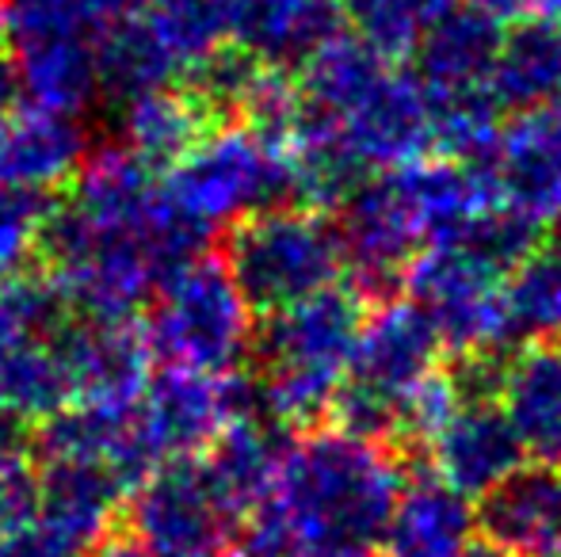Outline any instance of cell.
I'll return each instance as SVG.
<instances>
[{"instance_id":"obj_37","label":"cell","mask_w":561,"mask_h":557,"mask_svg":"<svg viewBox=\"0 0 561 557\" xmlns=\"http://www.w3.org/2000/svg\"><path fill=\"white\" fill-rule=\"evenodd\" d=\"M535 557H561V546L558 550H547V554H535Z\"/></svg>"},{"instance_id":"obj_28","label":"cell","mask_w":561,"mask_h":557,"mask_svg":"<svg viewBox=\"0 0 561 557\" xmlns=\"http://www.w3.org/2000/svg\"><path fill=\"white\" fill-rule=\"evenodd\" d=\"M432 104V149L450 161L481 164L485 169L501 138V107L489 89H466L428 96Z\"/></svg>"},{"instance_id":"obj_5","label":"cell","mask_w":561,"mask_h":557,"mask_svg":"<svg viewBox=\"0 0 561 557\" xmlns=\"http://www.w3.org/2000/svg\"><path fill=\"white\" fill-rule=\"evenodd\" d=\"M226 271L252 313H275L344 279V241L321 207L275 202L229 225Z\"/></svg>"},{"instance_id":"obj_21","label":"cell","mask_w":561,"mask_h":557,"mask_svg":"<svg viewBox=\"0 0 561 557\" xmlns=\"http://www.w3.org/2000/svg\"><path fill=\"white\" fill-rule=\"evenodd\" d=\"M344 31L340 0H233L229 43L267 69H295Z\"/></svg>"},{"instance_id":"obj_35","label":"cell","mask_w":561,"mask_h":557,"mask_svg":"<svg viewBox=\"0 0 561 557\" xmlns=\"http://www.w3.org/2000/svg\"><path fill=\"white\" fill-rule=\"evenodd\" d=\"M470 557H512V554H504V550H496L493 543H485V538L478 535V543H473V550H470Z\"/></svg>"},{"instance_id":"obj_13","label":"cell","mask_w":561,"mask_h":557,"mask_svg":"<svg viewBox=\"0 0 561 557\" xmlns=\"http://www.w3.org/2000/svg\"><path fill=\"white\" fill-rule=\"evenodd\" d=\"M485 169L501 202L535 225L561 218V100L516 112Z\"/></svg>"},{"instance_id":"obj_10","label":"cell","mask_w":561,"mask_h":557,"mask_svg":"<svg viewBox=\"0 0 561 557\" xmlns=\"http://www.w3.org/2000/svg\"><path fill=\"white\" fill-rule=\"evenodd\" d=\"M313 112V107H310ZM333 123V130L363 169V176L398 169L416 156L432 153V104L421 77L409 69H382L363 96H355L344 112H318Z\"/></svg>"},{"instance_id":"obj_14","label":"cell","mask_w":561,"mask_h":557,"mask_svg":"<svg viewBox=\"0 0 561 557\" xmlns=\"http://www.w3.org/2000/svg\"><path fill=\"white\" fill-rule=\"evenodd\" d=\"M336 230L344 241V264L367 290H386L398 282L405 264L421 253V237L390 172L367 176L340 202Z\"/></svg>"},{"instance_id":"obj_33","label":"cell","mask_w":561,"mask_h":557,"mask_svg":"<svg viewBox=\"0 0 561 557\" xmlns=\"http://www.w3.org/2000/svg\"><path fill=\"white\" fill-rule=\"evenodd\" d=\"M23 96V84H20V69H15V58L4 43H0V115H8Z\"/></svg>"},{"instance_id":"obj_36","label":"cell","mask_w":561,"mask_h":557,"mask_svg":"<svg viewBox=\"0 0 561 557\" xmlns=\"http://www.w3.org/2000/svg\"><path fill=\"white\" fill-rule=\"evenodd\" d=\"M310 557H370V550H321Z\"/></svg>"},{"instance_id":"obj_32","label":"cell","mask_w":561,"mask_h":557,"mask_svg":"<svg viewBox=\"0 0 561 557\" xmlns=\"http://www.w3.org/2000/svg\"><path fill=\"white\" fill-rule=\"evenodd\" d=\"M466 4L478 8L481 15H489V20L501 23V27L531 20V12H535V0H466Z\"/></svg>"},{"instance_id":"obj_22","label":"cell","mask_w":561,"mask_h":557,"mask_svg":"<svg viewBox=\"0 0 561 557\" xmlns=\"http://www.w3.org/2000/svg\"><path fill=\"white\" fill-rule=\"evenodd\" d=\"M378 543L386 557H470L478 543V515L462 492L432 474L401 485V497Z\"/></svg>"},{"instance_id":"obj_1","label":"cell","mask_w":561,"mask_h":557,"mask_svg":"<svg viewBox=\"0 0 561 557\" xmlns=\"http://www.w3.org/2000/svg\"><path fill=\"white\" fill-rule=\"evenodd\" d=\"M401 462L378 439L321 428L290 439L275 485L237 520L244 557L370 550L401 497Z\"/></svg>"},{"instance_id":"obj_8","label":"cell","mask_w":561,"mask_h":557,"mask_svg":"<svg viewBox=\"0 0 561 557\" xmlns=\"http://www.w3.org/2000/svg\"><path fill=\"white\" fill-rule=\"evenodd\" d=\"M508 271L466 241L424 245L401 271L409 302H416L436 325L444 348L458 356H493L512 340L504 310Z\"/></svg>"},{"instance_id":"obj_23","label":"cell","mask_w":561,"mask_h":557,"mask_svg":"<svg viewBox=\"0 0 561 557\" xmlns=\"http://www.w3.org/2000/svg\"><path fill=\"white\" fill-rule=\"evenodd\" d=\"M501 35V23H493L470 4H455L439 20H432L409 50L416 58L413 73L421 77L428 96L489 89V69H493Z\"/></svg>"},{"instance_id":"obj_27","label":"cell","mask_w":561,"mask_h":557,"mask_svg":"<svg viewBox=\"0 0 561 557\" xmlns=\"http://www.w3.org/2000/svg\"><path fill=\"white\" fill-rule=\"evenodd\" d=\"M146 20L176 73H187L229 43L233 0H146Z\"/></svg>"},{"instance_id":"obj_6","label":"cell","mask_w":561,"mask_h":557,"mask_svg":"<svg viewBox=\"0 0 561 557\" xmlns=\"http://www.w3.org/2000/svg\"><path fill=\"white\" fill-rule=\"evenodd\" d=\"M169 207L199 233L215 237L222 225L256 214L295 195L283 141L260 135L249 123L207 130L161 176Z\"/></svg>"},{"instance_id":"obj_31","label":"cell","mask_w":561,"mask_h":557,"mask_svg":"<svg viewBox=\"0 0 561 557\" xmlns=\"http://www.w3.org/2000/svg\"><path fill=\"white\" fill-rule=\"evenodd\" d=\"M20 431L23 423L0 417V538L35 512V462Z\"/></svg>"},{"instance_id":"obj_16","label":"cell","mask_w":561,"mask_h":557,"mask_svg":"<svg viewBox=\"0 0 561 557\" xmlns=\"http://www.w3.org/2000/svg\"><path fill=\"white\" fill-rule=\"evenodd\" d=\"M493 394L524 459L561 466V344L531 340L496 363Z\"/></svg>"},{"instance_id":"obj_20","label":"cell","mask_w":561,"mask_h":557,"mask_svg":"<svg viewBox=\"0 0 561 557\" xmlns=\"http://www.w3.org/2000/svg\"><path fill=\"white\" fill-rule=\"evenodd\" d=\"M287 443L290 439L283 436V423L264 413H241V417H229L199 454L203 477L218 504L233 515V523L272 492Z\"/></svg>"},{"instance_id":"obj_29","label":"cell","mask_w":561,"mask_h":557,"mask_svg":"<svg viewBox=\"0 0 561 557\" xmlns=\"http://www.w3.org/2000/svg\"><path fill=\"white\" fill-rule=\"evenodd\" d=\"M340 4L363 43H370L386 58H405L421 31L450 12L458 0H340Z\"/></svg>"},{"instance_id":"obj_30","label":"cell","mask_w":561,"mask_h":557,"mask_svg":"<svg viewBox=\"0 0 561 557\" xmlns=\"http://www.w3.org/2000/svg\"><path fill=\"white\" fill-rule=\"evenodd\" d=\"M50 192L0 184V279H12L43 256V233L50 222Z\"/></svg>"},{"instance_id":"obj_2","label":"cell","mask_w":561,"mask_h":557,"mask_svg":"<svg viewBox=\"0 0 561 557\" xmlns=\"http://www.w3.org/2000/svg\"><path fill=\"white\" fill-rule=\"evenodd\" d=\"M363 294L344 282L264 313V328L252 333L249 356L256 359L260 409L283 428H313L329 417L333 397L352 363L363 325Z\"/></svg>"},{"instance_id":"obj_12","label":"cell","mask_w":561,"mask_h":557,"mask_svg":"<svg viewBox=\"0 0 561 557\" xmlns=\"http://www.w3.org/2000/svg\"><path fill=\"white\" fill-rule=\"evenodd\" d=\"M424 443L432 454V474L466 500H481L524 462L516 431L489 394H462V402Z\"/></svg>"},{"instance_id":"obj_34","label":"cell","mask_w":561,"mask_h":557,"mask_svg":"<svg viewBox=\"0 0 561 557\" xmlns=\"http://www.w3.org/2000/svg\"><path fill=\"white\" fill-rule=\"evenodd\" d=\"M539 20H558L561 23V0H535V12Z\"/></svg>"},{"instance_id":"obj_4","label":"cell","mask_w":561,"mask_h":557,"mask_svg":"<svg viewBox=\"0 0 561 557\" xmlns=\"http://www.w3.org/2000/svg\"><path fill=\"white\" fill-rule=\"evenodd\" d=\"M141 321L146 344L164 367L199 374H233L249 359L256 313L215 256L176 264L149 294Z\"/></svg>"},{"instance_id":"obj_3","label":"cell","mask_w":561,"mask_h":557,"mask_svg":"<svg viewBox=\"0 0 561 557\" xmlns=\"http://www.w3.org/2000/svg\"><path fill=\"white\" fill-rule=\"evenodd\" d=\"M439 359H444V340L421 305L405 298L378 302L370 313H363L352 363L329 417L336 428L378 443L398 436L401 409L416 394V386L444 367Z\"/></svg>"},{"instance_id":"obj_11","label":"cell","mask_w":561,"mask_h":557,"mask_svg":"<svg viewBox=\"0 0 561 557\" xmlns=\"http://www.w3.org/2000/svg\"><path fill=\"white\" fill-rule=\"evenodd\" d=\"M134 413L157 466L172 459H199L222 423L237 417V371L199 374L164 367L134 394Z\"/></svg>"},{"instance_id":"obj_25","label":"cell","mask_w":561,"mask_h":557,"mask_svg":"<svg viewBox=\"0 0 561 557\" xmlns=\"http://www.w3.org/2000/svg\"><path fill=\"white\" fill-rule=\"evenodd\" d=\"M489 96L496 107L527 112L561 100V23L558 20H519L501 35L493 69H489Z\"/></svg>"},{"instance_id":"obj_17","label":"cell","mask_w":561,"mask_h":557,"mask_svg":"<svg viewBox=\"0 0 561 557\" xmlns=\"http://www.w3.org/2000/svg\"><path fill=\"white\" fill-rule=\"evenodd\" d=\"M478 535L512 557H535L561 546V466L519 462L481 497Z\"/></svg>"},{"instance_id":"obj_19","label":"cell","mask_w":561,"mask_h":557,"mask_svg":"<svg viewBox=\"0 0 561 557\" xmlns=\"http://www.w3.org/2000/svg\"><path fill=\"white\" fill-rule=\"evenodd\" d=\"M149 351L141 321L84 317L77 313L66 333V363L73 402H126L149 379Z\"/></svg>"},{"instance_id":"obj_7","label":"cell","mask_w":561,"mask_h":557,"mask_svg":"<svg viewBox=\"0 0 561 557\" xmlns=\"http://www.w3.org/2000/svg\"><path fill=\"white\" fill-rule=\"evenodd\" d=\"M77 310L46 271L0 279V417L43 423L73 405L66 333Z\"/></svg>"},{"instance_id":"obj_18","label":"cell","mask_w":561,"mask_h":557,"mask_svg":"<svg viewBox=\"0 0 561 557\" xmlns=\"http://www.w3.org/2000/svg\"><path fill=\"white\" fill-rule=\"evenodd\" d=\"M89 156L77 115L43 104H15L0 115V184L54 192L69 184Z\"/></svg>"},{"instance_id":"obj_9","label":"cell","mask_w":561,"mask_h":557,"mask_svg":"<svg viewBox=\"0 0 561 557\" xmlns=\"http://www.w3.org/2000/svg\"><path fill=\"white\" fill-rule=\"evenodd\" d=\"M123 543L138 557H222L233 515L218 504L199 459H172L130 485L123 500Z\"/></svg>"},{"instance_id":"obj_15","label":"cell","mask_w":561,"mask_h":557,"mask_svg":"<svg viewBox=\"0 0 561 557\" xmlns=\"http://www.w3.org/2000/svg\"><path fill=\"white\" fill-rule=\"evenodd\" d=\"M130 485L96 462L50 459L35 469V520L73 550L96 554L112 538Z\"/></svg>"},{"instance_id":"obj_24","label":"cell","mask_w":561,"mask_h":557,"mask_svg":"<svg viewBox=\"0 0 561 557\" xmlns=\"http://www.w3.org/2000/svg\"><path fill=\"white\" fill-rule=\"evenodd\" d=\"M123 104V149H130L138 161H146L153 172H169L187 149L210 130V112L187 89L153 84Z\"/></svg>"},{"instance_id":"obj_26","label":"cell","mask_w":561,"mask_h":557,"mask_svg":"<svg viewBox=\"0 0 561 557\" xmlns=\"http://www.w3.org/2000/svg\"><path fill=\"white\" fill-rule=\"evenodd\" d=\"M504 310L512 336L558 340L561 336V248L535 245L504 276Z\"/></svg>"}]
</instances>
